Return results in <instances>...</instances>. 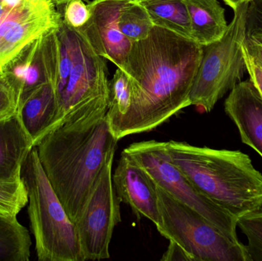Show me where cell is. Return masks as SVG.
Here are the masks:
<instances>
[{"instance_id": "1", "label": "cell", "mask_w": 262, "mask_h": 261, "mask_svg": "<svg viewBox=\"0 0 262 261\" xmlns=\"http://www.w3.org/2000/svg\"><path fill=\"white\" fill-rule=\"evenodd\" d=\"M203 52L193 40L155 26L147 38L133 43L123 69L130 82L131 104L118 140L151 131L191 106Z\"/></svg>"}, {"instance_id": "2", "label": "cell", "mask_w": 262, "mask_h": 261, "mask_svg": "<svg viewBox=\"0 0 262 261\" xmlns=\"http://www.w3.org/2000/svg\"><path fill=\"white\" fill-rule=\"evenodd\" d=\"M108 106L75 115L35 147L46 176L71 220H79L118 139L107 121Z\"/></svg>"}, {"instance_id": "3", "label": "cell", "mask_w": 262, "mask_h": 261, "mask_svg": "<svg viewBox=\"0 0 262 261\" xmlns=\"http://www.w3.org/2000/svg\"><path fill=\"white\" fill-rule=\"evenodd\" d=\"M172 163L202 194L237 219L262 211V174L239 150L166 142Z\"/></svg>"}, {"instance_id": "4", "label": "cell", "mask_w": 262, "mask_h": 261, "mask_svg": "<svg viewBox=\"0 0 262 261\" xmlns=\"http://www.w3.org/2000/svg\"><path fill=\"white\" fill-rule=\"evenodd\" d=\"M28 214L39 261H83L75 224L68 216L43 170L36 147L21 169Z\"/></svg>"}, {"instance_id": "5", "label": "cell", "mask_w": 262, "mask_h": 261, "mask_svg": "<svg viewBox=\"0 0 262 261\" xmlns=\"http://www.w3.org/2000/svg\"><path fill=\"white\" fill-rule=\"evenodd\" d=\"M249 3L234 10V17L224 36L203 46V57L189 93L191 105L212 111L215 104L242 81L246 72L242 45L246 37Z\"/></svg>"}, {"instance_id": "6", "label": "cell", "mask_w": 262, "mask_h": 261, "mask_svg": "<svg viewBox=\"0 0 262 261\" xmlns=\"http://www.w3.org/2000/svg\"><path fill=\"white\" fill-rule=\"evenodd\" d=\"M155 185L163 220L159 232L180 245L192 261H249L243 244L229 239L201 215Z\"/></svg>"}, {"instance_id": "7", "label": "cell", "mask_w": 262, "mask_h": 261, "mask_svg": "<svg viewBox=\"0 0 262 261\" xmlns=\"http://www.w3.org/2000/svg\"><path fill=\"white\" fill-rule=\"evenodd\" d=\"M124 151L144 169L157 185L201 215L229 239L240 242L236 233L238 219L193 186L172 163L166 150V142L148 140L134 143Z\"/></svg>"}, {"instance_id": "8", "label": "cell", "mask_w": 262, "mask_h": 261, "mask_svg": "<svg viewBox=\"0 0 262 261\" xmlns=\"http://www.w3.org/2000/svg\"><path fill=\"white\" fill-rule=\"evenodd\" d=\"M104 60L76 30L75 62L66 88L55 100L56 113L48 133L75 115L108 106L110 81Z\"/></svg>"}, {"instance_id": "9", "label": "cell", "mask_w": 262, "mask_h": 261, "mask_svg": "<svg viewBox=\"0 0 262 261\" xmlns=\"http://www.w3.org/2000/svg\"><path fill=\"white\" fill-rule=\"evenodd\" d=\"M112 155L101 171L92 194L75 224L83 261L110 257L109 246L115 227L121 222V201L112 179Z\"/></svg>"}, {"instance_id": "10", "label": "cell", "mask_w": 262, "mask_h": 261, "mask_svg": "<svg viewBox=\"0 0 262 261\" xmlns=\"http://www.w3.org/2000/svg\"><path fill=\"white\" fill-rule=\"evenodd\" d=\"M62 18L52 0L0 2V72L28 46L58 28Z\"/></svg>"}, {"instance_id": "11", "label": "cell", "mask_w": 262, "mask_h": 261, "mask_svg": "<svg viewBox=\"0 0 262 261\" xmlns=\"http://www.w3.org/2000/svg\"><path fill=\"white\" fill-rule=\"evenodd\" d=\"M130 0H92L88 7L90 18L76 29L100 56L118 68L125 67L133 43L120 30L118 18Z\"/></svg>"}, {"instance_id": "12", "label": "cell", "mask_w": 262, "mask_h": 261, "mask_svg": "<svg viewBox=\"0 0 262 261\" xmlns=\"http://www.w3.org/2000/svg\"><path fill=\"white\" fill-rule=\"evenodd\" d=\"M117 196L130 207L138 218L145 217L157 227L163 228L155 182L144 169L123 150L115 173L112 175Z\"/></svg>"}, {"instance_id": "13", "label": "cell", "mask_w": 262, "mask_h": 261, "mask_svg": "<svg viewBox=\"0 0 262 261\" xmlns=\"http://www.w3.org/2000/svg\"><path fill=\"white\" fill-rule=\"evenodd\" d=\"M225 112L236 126L242 142L262 157V97L250 80L240 81L231 90Z\"/></svg>"}, {"instance_id": "14", "label": "cell", "mask_w": 262, "mask_h": 261, "mask_svg": "<svg viewBox=\"0 0 262 261\" xmlns=\"http://www.w3.org/2000/svg\"><path fill=\"white\" fill-rule=\"evenodd\" d=\"M34 147L18 113L0 122V180L21 179V169Z\"/></svg>"}, {"instance_id": "15", "label": "cell", "mask_w": 262, "mask_h": 261, "mask_svg": "<svg viewBox=\"0 0 262 261\" xmlns=\"http://www.w3.org/2000/svg\"><path fill=\"white\" fill-rule=\"evenodd\" d=\"M55 113L56 101L50 83L38 86L21 100L18 114L33 139L34 147L47 134Z\"/></svg>"}, {"instance_id": "16", "label": "cell", "mask_w": 262, "mask_h": 261, "mask_svg": "<svg viewBox=\"0 0 262 261\" xmlns=\"http://www.w3.org/2000/svg\"><path fill=\"white\" fill-rule=\"evenodd\" d=\"M192 38L200 45L221 39L229 25L224 8L217 0H186Z\"/></svg>"}, {"instance_id": "17", "label": "cell", "mask_w": 262, "mask_h": 261, "mask_svg": "<svg viewBox=\"0 0 262 261\" xmlns=\"http://www.w3.org/2000/svg\"><path fill=\"white\" fill-rule=\"evenodd\" d=\"M149 14L152 24L192 39L186 0H137Z\"/></svg>"}, {"instance_id": "18", "label": "cell", "mask_w": 262, "mask_h": 261, "mask_svg": "<svg viewBox=\"0 0 262 261\" xmlns=\"http://www.w3.org/2000/svg\"><path fill=\"white\" fill-rule=\"evenodd\" d=\"M32 240L17 216L0 213V261H29Z\"/></svg>"}, {"instance_id": "19", "label": "cell", "mask_w": 262, "mask_h": 261, "mask_svg": "<svg viewBox=\"0 0 262 261\" xmlns=\"http://www.w3.org/2000/svg\"><path fill=\"white\" fill-rule=\"evenodd\" d=\"M131 96L132 90L128 76L118 67L110 81V97L106 113L112 133L116 138L130 110Z\"/></svg>"}, {"instance_id": "20", "label": "cell", "mask_w": 262, "mask_h": 261, "mask_svg": "<svg viewBox=\"0 0 262 261\" xmlns=\"http://www.w3.org/2000/svg\"><path fill=\"white\" fill-rule=\"evenodd\" d=\"M118 26L129 40L136 42L147 38L154 25L146 9L137 0H130L120 14Z\"/></svg>"}, {"instance_id": "21", "label": "cell", "mask_w": 262, "mask_h": 261, "mask_svg": "<svg viewBox=\"0 0 262 261\" xmlns=\"http://www.w3.org/2000/svg\"><path fill=\"white\" fill-rule=\"evenodd\" d=\"M23 87L6 69L0 72V122L19 111Z\"/></svg>"}, {"instance_id": "22", "label": "cell", "mask_w": 262, "mask_h": 261, "mask_svg": "<svg viewBox=\"0 0 262 261\" xmlns=\"http://www.w3.org/2000/svg\"><path fill=\"white\" fill-rule=\"evenodd\" d=\"M27 204V191L21 179L0 180V213L17 216Z\"/></svg>"}, {"instance_id": "23", "label": "cell", "mask_w": 262, "mask_h": 261, "mask_svg": "<svg viewBox=\"0 0 262 261\" xmlns=\"http://www.w3.org/2000/svg\"><path fill=\"white\" fill-rule=\"evenodd\" d=\"M237 226L246 236L249 261H262V211L240 218Z\"/></svg>"}, {"instance_id": "24", "label": "cell", "mask_w": 262, "mask_h": 261, "mask_svg": "<svg viewBox=\"0 0 262 261\" xmlns=\"http://www.w3.org/2000/svg\"><path fill=\"white\" fill-rule=\"evenodd\" d=\"M62 17L68 26L78 29L89 21L90 11L83 0H73L64 5Z\"/></svg>"}, {"instance_id": "25", "label": "cell", "mask_w": 262, "mask_h": 261, "mask_svg": "<svg viewBox=\"0 0 262 261\" xmlns=\"http://www.w3.org/2000/svg\"><path fill=\"white\" fill-rule=\"evenodd\" d=\"M246 38L262 44V0H254L248 6Z\"/></svg>"}, {"instance_id": "26", "label": "cell", "mask_w": 262, "mask_h": 261, "mask_svg": "<svg viewBox=\"0 0 262 261\" xmlns=\"http://www.w3.org/2000/svg\"><path fill=\"white\" fill-rule=\"evenodd\" d=\"M243 55H244L245 62L246 65V72H248L250 78L251 82L254 84L257 90L262 97V67L252 58L249 54L246 44L243 43L242 45Z\"/></svg>"}, {"instance_id": "27", "label": "cell", "mask_w": 262, "mask_h": 261, "mask_svg": "<svg viewBox=\"0 0 262 261\" xmlns=\"http://www.w3.org/2000/svg\"><path fill=\"white\" fill-rule=\"evenodd\" d=\"M167 251L163 254L161 260H186L192 261L190 256L180 246L172 241H169Z\"/></svg>"}, {"instance_id": "28", "label": "cell", "mask_w": 262, "mask_h": 261, "mask_svg": "<svg viewBox=\"0 0 262 261\" xmlns=\"http://www.w3.org/2000/svg\"><path fill=\"white\" fill-rule=\"evenodd\" d=\"M245 44L255 61L262 67V44L246 37Z\"/></svg>"}, {"instance_id": "29", "label": "cell", "mask_w": 262, "mask_h": 261, "mask_svg": "<svg viewBox=\"0 0 262 261\" xmlns=\"http://www.w3.org/2000/svg\"><path fill=\"white\" fill-rule=\"evenodd\" d=\"M223 1L233 10H235L241 5L244 4V3H252L254 0H223Z\"/></svg>"}, {"instance_id": "30", "label": "cell", "mask_w": 262, "mask_h": 261, "mask_svg": "<svg viewBox=\"0 0 262 261\" xmlns=\"http://www.w3.org/2000/svg\"><path fill=\"white\" fill-rule=\"evenodd\" d=\"M52 1L55 3V6H64V5L67 4L69 2L73 1V0H52Z\"/></svg>"}, {"instance_id": "31", "label": "cell", "mask_w": 262, "mask_h": 261, "mask_svg": "<svg viewBox=\"0 0 262 261\" xmlns=\"http://www.w3.org/2000/svg\"><path fill=\"white\" fill-rule=\"evenodd\" d=\"M19 1L20 0H0V2H4V3L9 5L15 4V3H18Z\"/></svg>"}]
</instances>
